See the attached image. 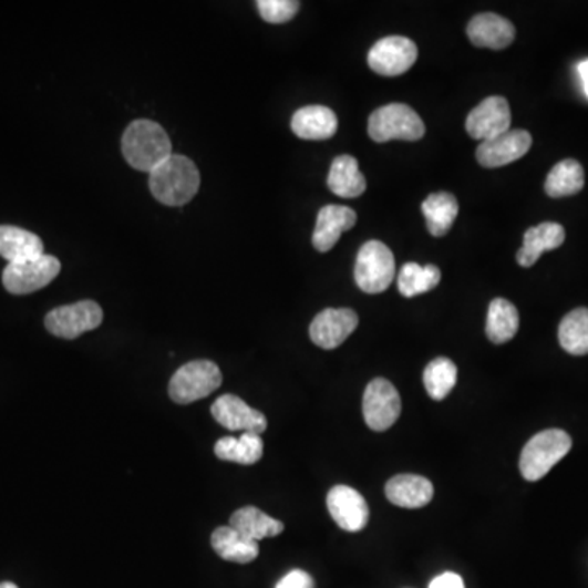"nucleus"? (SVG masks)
Segmentation results:
<instances>
[{
    "label": "nucleus",
    "instance_id": "obj_35",
    "mask_svg": "<svg viewBox=\"0 0 588 588\" xmlns=\"http://www.w3.org/2000/svg\"><path fill=\"white\" fill-rule=\"evenodd\" d=\"M577 71H579L580 79H582L584 91L588 97V60H584L582 63L577 65Z\"/></svg>",
    "mask_w": 588,
    "mask_h": 588
},
{
    "label": "nucleus",
    "instance_id": "obj_33",
    "mask_svg": "<svg viewBox=\"0 0 588 588\" xmlns=\"http://www.w3.org/2000/svg\"><path fill=\"white\" fill-rule=\"evenodd\" d=\"M275 588H314V580L305 570H291Z\"/></svg>",
    "mask_w": 588,
    "mask_h": 588
},
{
    "label": "nucleus",
    "instance_id": "obj_24",
    "mask_svg": "<svg viewBox=\"0 0 588 588\" xmlns=\"http://www.w3.org/2000/svg\"><path fill=\"white\" fill-rule=\"evenodd\" d=\"M230 528L237 529L240 535L247 536L252 541L274 538L281 535L285 529L283 523L261 512L257 507H244L230 515Z\"/></svg>",
    "mask_w": 588,
    "mask_h": 588
},
{
    "label": "nucleus",
    "instance_id": "obj_17",
    "mask_svg": "<svg viewBox=\"0 0 588 588\" xmlns=\"http://www.w3.org/2000/svg\"><path fill=\"white\" fill-rule=\"evenodd\" d=\"M467 37L477 48L505 50L515 40V27L504 17L495 13H481L467 25Z\"/></svg>",
    "mask_w": 588,
    "mask_h": 588
},
{
    "label": "nucleus",
    "instance_id": "obj_8",
    "mask_svg": "<svg viewBox=\"0 0 588 588\" xmlns=\"http://www.w3.org/2000/svg\"><path fill=\"white\" fill-rule=\"evenodd\" d=\"M102 322V308L89 299L53 309L44 319V326L53 336L68 340L78 339L82 333L97 329Z\"/></svg>",
    "mask_w": 588,
    "mask_h": 588
},
{
    "label": "nucleus",
    "instance_id": "obj_12",
    "mask_svg": "<svg viewBox=\"0 0 588 588\" xmlns=\"http://www.w3.org/2000/svg\"><path fill=\"white\" fill-rule=\"evenodd\" d=\"M359 327V316L352 309L327 308L316 316L309 327V337L316 345L333 350L342 345Z\"/></svg>",
    "mask_w": 588,
    "mask_h": 588
},
{
    "label": "nucleus",
    "instance_id": "obj_26",
    "mask_svg": "<svg viewBox=\"0 0 588 588\" xmlns=\"http://www.w3.org/2000/svg\"><path fill=\"white\" fill-rule=\"evenodd\" d=\"M215 455L223 461L250 466L264 456V442L257 433H243L239 439L225 436L215 445Z\"/></svg>",
    "mask_w": 588,
    "mask_h": 588
},
{
    "label": "nucleus",
    "instance_id": "obj_19",
    "mask_svg": "<svg viewBox=\"0 0 588 588\" xmlns=\"http://www.w3.org/2000/svg\"><path fill=\"white\" fill-rule=\"evenodd\" d=\"M386 497L392 505L402 508H422L433 498V484L415 474H399L386 484Z\"/></svg>",
    "mask_w": 588,
    "mask_h": 588
},
{
    "label": "nucleus",
    "instance_id": "obj_18",
    "mask_svg": "<svg viewBox=\"0 0 588 588\" xmlns=\"http://www.w3.org/2000/svg\"><path fill=\"white\" fill-rule=\"evenodd\" d=\"M337 128H339V120L336 113L322 105L299 109L291 120V130L301 140H330L337 133Z\"/></svg>",
    "mask_w": 588,
    "mask_h": 588
},
{
    "label": "nucleus",
    "instance_id": "obj_9",
    "mask_svg": "<svg viewBox=\"0 0 588 588\" xmlns=\"http://www.w3.org/2000/svg\"><path fill=\"white\" fill-rule=\"evenodd\" d=\"M402 402L398 390L384 378L368 384L363 395V417L374 432H386L398 422Z\"/></svg>",
    "mask_w": 588,
    "mask_h": 588
},
{
    "label": "nucleus",
    "instance_id": "obj_22",
    "mask_svg": "<svg viewBox=\"0 0 588 588\" xmlns=\"http://www.w3.org/2000/svg\"><path fill=\"white\" fill-rule=\"evenodd\" d=\"M212 546L221 559L237 564L252 563L260 553L259 543L240 535L230 526H221L213 532Z\"/></svg>",
    "mask_w": 588,
    "mask_h": 588
},
{
    "label": "nucleus",
    "instance_id": "obj_21",
    "mask_svg": "<svg viewBox=\"0 0 588 588\" xmlns=\"http://www.w3.org/2000/svg\"><path fill=\"white\" fill-rule=\"evenodd\" d=\"M43 254V240L37 234L16 226H0V257L9 264L34 259Z\"/></svg>",
    "mask_w": 588,
    "mask_h": 588
},
{
    "label": "nucleus",
    "instance_id": "obj_20",
    "mask_svg": "<svg viewBox=\"0 0 588 588\" xmlns=\"http://www.w3.org/2000/svg\"><path fill=\"white\" fill-rule=\"evenodd\" d=\"M566 240V230L557 223H543L529 228L523 237V247L518 250L517 261L522 267L529 268L539 260L546 250H555Z\"/></svg>",
    "mask_w": 588,
    "mask_h": 588
},
{
    "label": "nucleus",
    "instance_id": "obj_25",
    "mask_svg": "<svg viewBox=\"0 0 588 588\" xmlns=\"http://www.w3.org/2000/svg\"><path fill=\"white\" fill-rule=\"evenodd\" d=\"M422 213H424L429 233L435 237H443L450 233L453 223L456 221L460 205H457L455 195L439 192V194L430 195L422 203Z\"/></svg>",
    "mask_w": 588,
    "mask_h": 588
},
{
    "label": "nucleus",
    "instance_id": "obj_13",
    "mask_svg": "<svg viewBox=\"0 0 588 588\" xmlns=\"http://www.w3.org/2000/svg\"><path fill=\"white\" fill-rule=\"evenodd\" d=\"M212 414L219 425L233 432L261 435L267 430L265 415L234 394H225L216 399L215 404L212 405Z\"/></svg>",
    "mask_w": 588,
    "mask_h": 588
},
{
    "label": "nucleus",
    "instance_id": "obj_23",
    "mask_svg": "<svg viewBox=\"0 0 588 588\" xmlns=\"http://www.w3.org/2000/svg\"><path fill=\"white\" fill-rule=\"evenodd\" d=\"M327 185L340 198H357L367 190V178L361 174L355 157L339 156L330 165Z\"/></svg>",
    "mask_w": 588,
    "mask_h": 588
},
{
    "label": "nucleus",
    "instance_id": "obj_7",
    "mask_svg": "<svg viewBox=\"0 0 588 588\" xmlns=\"http://www.w3.org/2000/svg\"><path fill=\"white\" fill-rule=\"evenodd\" d=\"M61 261L53 256L34 257V259L7 265L2 274V283L12 295H30L48 287L60 275Z\"/></svg>",
    "mask_w": 588,
    "mask_h": 588
},
{
    "label": "nucleus",
    "instance_id": "obj_2",
    "mask_svg": "<svg viewBox=\"0 0 588 588\" xmlns=\"http://www.w3.org/2000/svg\"><path fill=\"white\" fill-rule=\"evenodd\" d=\"M123 156L136 171L151 172L172 156V143L159 123L137 120L123 134Z\"/></svg>",
    "mask_w": 588,
    "mask_h": 588
},
{
    "label": "nucleus",
    "instance_id": "obj_31",
    "mask_svg": "<svg viewBox=\"0 0 588 588\" xmlns=\"http://www.w3.org/2000/svg\"><path fill=\"white\" fill-rule=\"evenodd\" d=\"M456 381L457 368L452 360L442 357V359L432 360L426 364L424 371L425 390L430 398L435 399V401H443L456 386Z\"/></svg>",
    "mask_w": 588,
    "mask_h": 588
},
{
    "label": "nucleus",
    "instance_id": "obj_29",
    "mask_svg": "<svg viewBox=\"0 0 588 588\" xmlns=\"http://www.w3.org/2000/svg\"><path fill=\"white\" fill-rule=\"evenodd\" d=\"M440 280H442V271L435 265L421 267L414 261H409L401 268L398 287L402 296L414 298V296L424 295L426 291H432L433 288L439 287Z\"/></svg>",
    "mask_w": 588,
    "mask_h": 588
},
{
    "label": "nucleus",
    "instance_id": "obj_4",
    "mask_svg": "<svg viewBox=\"0 0 588 588\" xmlns=\"http://www.w3.org/2000/svg\"><path fill=\"white\" fill-rule=\"evenodd\" d=\"M368 134L376 143L392 140L419 141L424 137L425 125L419 113L405 103H391L371 113Z\"/></svg>",
    "mask_w": 588,
    "mask_h": 588
},
{
    "label": "nucleus",
    "instance_id": "obj_15",
    "mask_svg": "<svg viewBox=\"0 0 588 588\" xmlns=\"http://www.w3.org/2000/svg\"><path fill=\"white\" fill-rule=\"evenodd\" d=\"M327 508L333 522L345 532H361L370 520V508L359 491L336 486L327 494Z\"/></svg>",
    "mask_w": 588,
    "mask_h": 588
},
{
    "label": "nucleus",
    "instance_id": "obj_10",
    "mask_svg": "<svg viewBox=\"0 0 588 588\" xmlns=\"http://www.w3.org/2000/svg\"><path fill=\"white\" fill-rule=\"evenodd\" d=\"M414 41L405 37H386L374 43L368 53V64L376 74L395 78L404 74L417 61Z\"/></svg>",
    "mask_w": 588,
    "mask_h": 588
},
{
    "label": "nucleus",
    "instance_id": "obj_6",
    "mask_svg": "<svg viewBox=\"0 0 588 588\" xmlns=\"http://www.w3.org/2000/svg\"><path fill=\"white\" fill-rule=\"evenodd\" d=\"M395 260L390 247L380 240H368L361 246L355 264V281L361 291L378 295L391 287Z\"/></svg>",
    "mask_w": 588,
    "mask_h": 588
},
{
    "label": "nucleus",
    "instance_id": "obj_36",
    "mask_svg": "<svg viewBox=\"0 0 588 588\" xmlns=\"http://www.w3.org/2000/svg\"><path fill=\"white\" fill-rule=\"evenodd\" d=\"M0 588H19L16 586V584L12 582H2L0 584Z\"/></svg>",
    "mask_w": 588,
    "mask_h": 588
},
{
    "label": "nucleus",
    "instance_id": "obj_11",
    "mask_svg": "<svg viewBox=\"0 0 588 588\" xmlns=\"http://www.w3.org/2000/svg\"><path fill=\"white\" fill-rule=\"evenodd\" d=\"M510 105L504 97H489L471 110L466 131L473 140L491 141L510 131Z\"/></svg>",
    "mask_w": 588,
    "mask_h": 588
},
{
    "label": "nucleus",
    "instance_id": "obj_1",
    "mask_svg": "<svg viewBox=\"0 0 588 588\" xmlns=\"http://www.w3.org/2000/svg\"><path fill=\"white\" fill-rule=\"evenodd\" d=\"M151 194L167 206H184L195 198L199 188V172L194 161L172 154L149 174Z\"/></svg>",
    "mask_w": 588,
    "mask_h": 588
},
{
    "label": "nucleus",
    "instance_id": "obj_14",
    "mask_svg": "<svg viewBox=\"0 0 588 588\" xmlns=\"http://www.w3.org/2000/svg\"><path fill=\"white\" fill-rule=\"evenodd\" d=\"M533 137L528 131L510 130L495 140L484 141L477 147V163L487 168L504 167L522 159L529 147H532Z\"/></svg>",
    "mask_w": 588,
    "mask_h": 588
},
{
    "label": "nucleus",
    "instance_id": "obj_34",
    "mask_svg": "<svg viewBox=\"0 0 588 588\" xmlns=\"http://www.w3.org/2000/svg\"><path fill=\"white\" fill-rule=\"evenodd\" d=\"M429 588H464V582L457 574L445 572L435 577Z\"/></svg>",
    "mask_w": 588,
    "mask_h": 588
},
{
    "label": "nucleus",
    "instance_id": "obj_27",
    "mask_svg": "<svg viewBox=\"0 0 588 588\" xmlns=\"http://www.w3.org/2000/svg\"><path fill=\"white\" fill-rule=\"evenodd\" d=\"M518 327H520V316H518L517 308L507 299H494L487 312L486 324V333L491 342L497 345L508 342L517 336Z\"/></svg>",
    "mask_w": 588,
    "mask_h": 588
},
{
    "label": "nucleus",
    "instance_id": "obj_5",
    "mask_svg": "<svg viewBox=\"0 0 588 588\" xmlns=\"http://www.w3.org/2000/svg\"><path fill=\"white\" fill-rule=\"evenodd\" d=\"M223 383L221 370L215 361H188L178 368L168 383V395L177 404H192L199 399L208 398Z\"/></svg>",
    "mask_w": 588,
    "mask_h": 588
},
{
    "label": "nucleus",
    "instance_id": "obj_28",
    "mask_svg": "<svg viewBox=\"0 0 588 588\" xmlns=\"http://www.w3.org/2000/svg\"><path fill=\"white\" fill-rule=\"evenodd\" d=\"M586 185V174L582 165L574 159L560 161L549 172L545 190L551 198H563L579 194Z\"/></svg>",
    "mask_w": 588,
    "mask_h": 588
},
{
    "label": "nucleus",
    "instance_id": "obj_32",
    "mask_svg": "<svg viewBox=\"0 0 588 588\" xmlns=\"http://www.w3.org/2000/svg\"><path fill=\"white\" fill-rule=\"evenodd\" d=\"M261 19L268 23H287L299 12L296 0H259L257 2Z\"/></svg>",
    "mask_w": 588,
    "mask_h": 588
},
{
    "label": "nucleus",
    "instance_id": "obj_30",
    "mask_svg": "<svg viewBox=\"0 0 588 588\" xmlns=\"http://www.w3.org/2000/svg\"><path fill=\"white\" fill-rule=\"evenodd\" d=\"M559 343L570 355L582 357L588 353V309L570 311L560 321Z\"/></svg>",
    "mask_w": 588,
    "mask_h": 588
},
{
    "label": "nucleus",
    "instance_id": "obj_16",
    "mask_svg": "<svg viewBox=\"0 0 588 588\" xmlns=\"http://www.w3.org/2000/svg\"><path fill=\"white\" fill-rule=\"evenodd\" d=\"M355 225L357 213L352 208L327 205L319 212L318 223H316L314 234H312V246L319 252H329L339 243L340 236Z\"/></svg>",
    "mask_w": 588,
    "mask_h": 588
},
{
    "label": "nucleus",
    "instance_id": "obj_3",
    "mask_svg": "<svg viewBox=\"0 0 588 588\" xmlns=\"http://www.w3.org/2000/svg\"><path fill=\"white\" fill-rule=\"evenodd\" d=\"M572 448V439L564 430L551 429L533 436L520 456L522 476L529 483L543 479Z\"/></svg>",
    "mask_w": 588,
    "mask_h": 588
}]
</instances>
